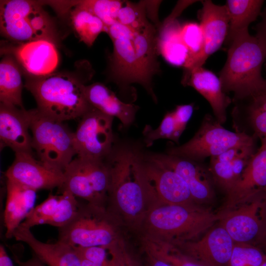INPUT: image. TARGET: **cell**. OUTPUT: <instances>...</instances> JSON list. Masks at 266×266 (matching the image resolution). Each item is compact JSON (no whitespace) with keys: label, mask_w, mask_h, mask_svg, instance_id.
I'll use <instances>...</instances> for the list:
<instances>
[{"label":"cell","mask_w":266,"mask_h":266,"mask_svg":"<svg viewBox=\"0 0 266 266\" xmlns=\"http://www.w3.org/2000/svg\"><path fill=\"white\" fill-rule=\"evenodd\" d=\"M265 88L266 89V79H265Z\"/></svg>","instance_id":"48"},{"label":"cell","mask_w":266,"mask_h":266,"mask_svg":"<svg viewBox=\"0 0 266 266\" xmlns=\"http://www.w3.org/2000/svg\"><path fill=\"white\" fill-rule=\"evenodd\" d=\"M30 112L32 148L38 160L64 172L76 155L73 133L63 122L44 116L37 108Z\"/></svg>","instance_id":"6"},{"label":"cell","mask_w":266,"mask_h":266,"mask_svg":"<svg viewBox=\"0 0 266 266\" xmlns=\"http://www.w3.org/2000/svg\"><path fill=\"white\" fill-rule=\"evenodd\" d=\"M266 259V252L254 244L234 243L228 266H260Z\"/></svg>","instance_id":"35"},{"label":"cell","mask_w":266,"mask_h":266,"mask_svg":"<svg viewBox=\"0 0 266 266\" xmlns=\"http://www.w3.org/2000/svg\"><path fill=\"white\" fill-rule=\"evenodd\" d=\"M12 55L26 74L39 77L54 72L59 62L56 44L46 39L16 43L2 49Z\"/></svg>","instance_id":"15"},{"label":"cell","mask_w":266,"mask_h":266,"mask_svg":"<svg viewBox=\"0 0 266 266\" xmlns=\"http://www.w3.org/2000/svg\"><path fill=\"white\" fill-rule=\"evenodd\" d=\"M30 121V110L0 103L1 146L9 147L15 153H32V139L29 133Z\"/></svg>","instance_id":"20"},{"label":"cell","mask_w":266,"mask_h":266,"mask_svg":"<svg viewBox=\"0 0 266 266\" xmlns=\"http://www.w3.org/2000/svg\"><path fill=\"white\" fill-rule=\"evenodd\" d=\"M72 26L81 41L88 46H92L99 35L107 33V27L98 17L86 9L78 5L77 2L70 11Z\"/></svg>","instance_id":"31"},{"label":"cell","mask_w":266,"mask_h":266,"mask_svg":"<svg viewBox=\"0 0 266 266\" xmlns=\"http://www.w3.org/2000/svg\"><path fill=\"white\" fill-rule=\"evenodd\" d=\"M80 118L73 133L77 157L105 160L113 150L114 118L92 107Z\"/></svg>","instance_id":"9"},{"label":"cell","mask_w":266,"mask_h":266,"mask_svg":"<svg viewBox=\"0 0 266 266\" xmlns=\"http://www.w3.org/2000/svg\"><path fill=\"white\" fill-rule=\"evenodd\" d=\"M126 1L89 0L77 1V4L92 13L108 27L117 23L119 12Z\"/></svg>","instance_id":"34"},{"label":"cell","mask_w":266,"mask_h":266,"mask_svg":"<svg viewBox=\"0 0 266 266\" xmlns=\"http://www.w3.org/2000/svg\"><path fill=\"white\" fill-rule=\"evenodd\" d=\"M260 266H266V259Z\"/></svg>","instance_id":"46"},{"label":"cell","mask_w":266,"mask_h":266,"mask_svg":"<svg viewBox=\"0 0 266 266\" xmlns=\"http://www.w3.org/2000/svg\"><path fill=\"white\" fill-rule=\"evenodd\" d=\"M79 205L77 198L68 190L62 191L59 196L50 194L30 211L20 225L30 229L43 224L62 228L74 217Z\"/></svg>","instance_id":"19"},{"label":"cell","mask_w":266,"mask_h":266,"mask_svg":"<svg viewBox=\"0 0 266 266\" xmlns=\"http://www.w3.org/2000/svg\"><path fill=\"white\" fill-rule=\"evenodd\" d=\"M80 259L82 266H100L81 257H80Z\"/></svg>","instance_id":"44"},{"label":"cell","mask_w":266,"mask_h":266,"mask_svg":"<svg viewBox=\"0 0 266 266\" xmlns=\"http://www.w3.org/2000/svg\"><path fill=\"white\" fill-rule=\"evenodd\" d=\"M6 200L4 213L5 236L13 237L15 230L35 207L36 191L6 179Z\"/></svg>","instance_id":"27"},{"label":"cell","mask_w":266,"mask_h":266,"mask_svg":"<svg viewBox=\"0 0 266 266\" xmlns=\"http://www.w3.org/2000/svg\"><path fill=\"white\" fill-rule=\"evenodd\" d=\"M131 266H139L137 265L136 262H134V263L132 264Z\"/></svg>","instance_id":"47"},{"label":"cell","mask_w":266,"mask_h":266,"mask_svg":"<svg viewBox=\"0 0 266 266\" xmlns=\"http://www.w3.org/2000/svg\"><path fill=\"white\" fill-rule=\"evenodd\" d=\"M234 120H247L253 131L252 136L266 138V89L242 98L233 99Z\"/></svg>","instance_id":"28"},{"label":"cell","mask_w":266,"mask_h":266,"mask_svg":"<svg viewBox=\"0 0 266 266\" xmlns=\"http://www.w3.org/2000/svg\"><path fill=\"white\" fill-rule=\"evenodd\" d=\"M133 32V43L144 82L143 87L157 101L153 90L152 78L160 72L158 49V29L148 20Z\"/></svg>","instance_id":"22"},{"label":"cell","mask_w":266,"mask_h":266,"mask_svg":"<svg viewBox=\"0 0 266 266\" xmlns=\"http://www.w3.org/2000/svg\"><path fill=\"white\" fill-rule=\"evenodd\" d=\"M147 266H173L162 259L146 251Z\"/></svg>","instance_id":"41"},{"label":"cell","mask_w":266,"mask_h":266,"mask_svg":"<svg viewBox=\"0 0 266 266\" xmlns=\"http://www.w3.org/2000/svg\"><path fill=\"white\" fill-rule=\"evenodd\" d=\"M265 52L255 36L246 31L237 35L229 45L228 56L219 79L225 93L232 92L233 99L263 89L265 79L262 68Z\"/></svg>","instance_id":"4"},{"label":"cell","mask_w":266,"mask_h":266,"mask_svg":"<svg viewBox=\"0 0 266 266\" xmlns=\"http://www.w3.org/2000/svg\"><path fill=\"white\" fill-rule=\"evenodd\" d=\"M221 211L223 214L218 223L234 243L252 244L260 240L266 222V191L257 194L231 210Z\"/></svg>","instance_id":"10"},{"label":"cell","mask_w":266,"mask_h":266,"mask_svg":"<svg viewBox=\"0 0 266 266\" xmlns=\"http://www.w3.org/2000/svg\"><path fill=\"white\" fill-rule=\"evenodd\" d=\"M107 33L113 46L110 62L111 78L119 87L128 89L133 83L143 87L144 82L133 43V32L116 23L108 27Z\"/></svg>","instance_id":"11"},{"label":"cell","mask_w":266,"mask_h":266,"mask_svg":"<svg viewBox=\"0 0 266 266\" xmlns=\"http://www.w3.org/2000/svg\"><path fill=\"white\" fill-rule=\"evenodd\" d=\"M191 4V0L178 1L172 13L158 29L159 54L172 66L184 67L188 59V51L181 36L182 25L176 18Z\"/></svg>","instance_id":"23"},{"label":"cell","mask_w":266,"mask_h":266,"mask_svg":"<svg viewBox=\"0 0 266 266\" xmlns=\"http://www.w3.org/2000/svg\"><path fill=\"white\" fill-rule=\"evenodd\" d=\"M149 20L147 12V0L137 3L125 1L120 10L117 22L134 30Z\"/></svg>","instance_id":"37"},{"label":"cell","mask_w":266,"mask_h":266,"mask_svg":"<svg viewBox=\"0 0 266 266\" xmlns=\"http://www.w3.org/2000/svg\"><path fill=\"white\" fill-rule=\"evenodd\" d=\"M119 224L107 206L80 203L72 219L58 229V240L74 247L118 244Z\"/></svg>","instance_id":"5"},{"label":"cell","mask_w":266,"mask_h":266,"mask_svg":"<svg viewBox=\"0 0 266 266\" xmlns=\"http://www.w3.org/2000/svg\"><path fill=\"white\" fill-rule=\"evenodd\" d=\"M252 156L239 179L226 195L221 210H231L256 195L266 191V138Z\"/></svg>","instance_id":"17"},{"label":"cell","mask_w":266,"mask_h":266,"mask_svg":"<svg viewBox=\"0 0 266 266\" xmlns=\"http://www.w3.org/2000/svg\"><path fill=\"white\" fill-rule=\"evenodd\" d=\"M106 159L111 175L107 208L119 224L121 221L138 231L148 212L158 204L143 156L123 146L112 150Z\"/></svg>","instance_id":"1"},{"label":"cell","mask_w":266,"mask_h":266,"mask_svg":"<svg viewBox=\"0 0 266 266\" xmlns=\"http://www.w3.org/2000/svg\"><path fill=\"white\" fill-rule=\"evenodd\" d=\"M145 157L176 172L187 185L196 203L202 205L213 200L214 184L209 168L201 162L168 154Z\"/></svg>","instance_id":"13"},{"label":"cell","mask_w":266,"mask_h":266,"mask_svg":"<svg viewBox=\"0 0 266 266\" xmlns=\"http://www.w3.org/2000/svg\"><path fill=\"white\" fill-rule=\"evenodd\" d=\"M13 236L17 240L26 243L36 257L48 266H82L75 248L58 240L54 243L40 241L33 235L30 229L20 225Z\"/></svg>","instance_id":"24"},{"label":"cell","mask_w":266,"mask_h":266,"mask_svg":"<svg viewBox=\"0 0 266 266\" xmlns=\"http://www.w3.org/2000/svg\"><path fill=\"white\" fill-rule=\"evenodd\" d=\"M21 67L15 58L9 54L0 63V103L25 109L22 98L23 87Z\"/></svg>","instance_id":"29"},{"label":"cell","mask_w":266,"mask_h":266,"mask_svg":"<svg viewBox=\"0 0 266 266\" xmlns=\"http://www.w3.org/2000/svg\"><path fill=\"white\" fill-rule=\"evenodd\" d=\"M263 0H228L225 5L229 18V29L225 41L229 45L260 15Z\"/></svg>","instance_id":"30"},{"label":"cell","mask_w":266,"mask_h":266,"mask_svg":"<svg viewBox=\"0 0 266 266\" xmlns=\"http://www.w3.org/2000/svg\"><path fill=\"white\" fill-rule=\"evenodd\" d=\"M85 95L89 104L102 113L117 118L125 127L133 122L138 107L121 100L110 89L101 83L85 86Z\"/></svg>","instance_id":"26"},{"label":"cell","mask_w":266,"mask_h":266,"mask_svg":"<svg viewBox=\"0 0 266 266\" xmlns=\"http://www.w3.org/2000/svg\"><path fill=\"white\" fill-rule=\"evenodd\" d=\"M17 263L19 266H45L44 264L36 257H33L26 262H21L17 260Z\"/></svg>","instance_id":"43"},{"label":"cell","mask_w":266,"mask_h":266,"mask_svg":"<svg viewBox=\"0 0 266 266\" xmlns=\"http://www.w3.org/2000/svg\"><path fill=\"white\" fill-rule=\"evenodd\" d=\"M200 12L203 44L202 50L188 69L202 66L207 59L222 46L227 36L229 18L225 5H216L210 0L202 1Z\"/></svg>","instance_id":"16"},{"label":"cell","mask_w":266,"mask_h":266,"mask_svg":"<svg viewBox=\"0 0 266 266\" xmlns=\"http://www.w3.org/2000/svg\"><path fill=\"white\" fill-rule=\"evenodd\" d=\"M26 75L24 87L44 116L63 122L81 118L92 108L85 97L86 85L78 77L63 72L39 77Z\"/></svg>","instance_id":"3"},{"label":"cell","mask_w":266,"mask_h":266,"mask_svg":"<svg viewBox=\"0 0 266 266\" xmlns=\"http://www.w3.org/2000/svg\"><path fill=\"white\" fill-rule=\"evenodd\" d=\"M143 166L158 204L196 203L187 185L174 171L147 159L145 156L143 157Z\"/></svg>","instance_id":"18"},{"label":"cell","mask_w":266,"mask_h":266,"mask_svg":"<svg viewBox=\"0 0 266 266\" xmlns=\"http://www.w3.org/2000/svg\"><path fill=\"white\" fill-rule=\"evenodd\" d=\"M145 251L149 252L173 266H206L183 254L171 244L142 238Z\"/></svg>","instance_id":"32"},{"label":"cell","mask_w":266,"mask_h":266,"mask_svg":"<svg viewBox=\"0 0 266 266\" xmlns=\"http://www.w3.org/2000/svg\"><path fill=\"white\" fill-rule=\"evenodd\" d=\"M208 168L214 185L227 195L237 181L232 162L219 161L214 157H211Z\"/></svg>","instance_id":"38"},{"label":"cell","mask_w":266,"mask_h":266,"mask_svg":"<svg viewBox=\"0 0 266 266\" xmlns=\"http://www.w3.org/2000/svg\"><path fill=\"white\" fill-rule=\"evenodd\" d=\"M0 266H15L2 244L0 245Z\"/></svg>","instance_id":"42"},{"label":"cell","mask_w":266,"mask_h":266,"mask_svg":"<svg viewBox=\"0 0 266 266\" xmlns=\"http://www.w3.org/2000/svg\"><path fill=\"white\" fill-rule=\"evenodd\" d=\"M7 180L35 191L60 188L64 181V172L46 166L32 153H15L14 160L5 173Z\"/></svg>","instance_id":"14"},{"label":"cell","mask_w":266,"mask_h":266,"mask_svg":"<svg viewBox=\"0 0 266 266\" xmlns=\"http://www.w3.org/2000/svg\"><path fill=\"white\" fill-rule=\"evenodd\" d=\"M260 240H261L266 247V222Z\"/></svg>","instance_id":"45"},{"label":"cell","mask_w":266,"mask_h":266,"mask_svg":"<svg viewBox=\"0 0 266 266\" xmlns=\"http://www.w3.org/2000/svg\"><path fill=\"white\" fill-rule=\"evenodd\" d=\"M194 111V104L178 105L173 110L175 117L181 126L185 129L187 124L192 117Z\"/></svg>","instance_id":"39"},{"label":"cell","mask_w":266,"mask_h":266,"mask_svg":"<svg viewBox=\"0 0 266 266\" xmlns=\"http://www.w3.org/2000/svg\"><path fill=\"white\" fill-rule=\"evenodd\" d=\"M261 20L256 26V36L266 54V7L262 11L260 15Z\"/></svg>","instance_id":"40"},{"label":"cell","mask_w":266,"mask_h":266,"mask_svg":"<svg viewBox=\"0 0 266 266\" xmlns=\"http://www.w3.org/2000/svg\"><path fill=\"white\" fill-rule=\"evenodd\" d=\"M222 214L197 203L158 204L148 212L138 231L142 238L175 244L199 238Z\"/></svg>","instance_id":"2"},{"label":"cell","mask_w":266,"mask_h":266,"mask_svg":"<svg viewBox=\"0 0 266 266\" xmlns=\"http://www.w3.org/2000/svg\"><path fill=\"white\" fill-rule=\"evenodd\" d=\"M181 36L189 53L188 59L183 67L184 69H188L203 47V36L200 24L195 22H187L182 25Z\"/></svg>","instance_id":"36"},{"label":"cell","mask_w":266,"mask_h":266,"mask_svg":"<svg viewBox=\"0 0 266 266\" xmlns=\"http://www.w3.org/2000/svg\"><path fill=\"white\" fill-rule=\"evenodd\" d=\"M234 244L218 222L199 238L172 245L186 256L206 266H228Z\"/></svg>","instance_id":"12"},{"label":"cell","mask_w":266,"mask_h":266,"mask_svg":"<svg viewBox=\"0 0 266 266\" xmlns=\"http://www.w3.org/2000/svg\"><path fill=\"white\" fill-rule=\"evenodd\" d=\"M34 1L1 0L0 28L1 34L16 43L37 40L29 24V14Z\"/></svg>","instance_id":"25"},{"label":"cell","mask_w":266,"mask_h":266,"mask_svg":"<svg viewBox=\"0 0 266 266\" xmlns=\"http://www.w3.org/2000/svg\"><path fill=\"white\" fill-rule=\"evenodd\" d=\"M64 175V183L59 188L61 192L68 190L87 202L107 206L111 175L106 161L77 157L66 167Z\"/></svg>","instance_id":"8"},{"label":"cell","mask_w":266,"mask_h":266,"mask_svg":"<svg viewBox=\"0 0 266 266\" xmlns=\"http://www.w3.org/2000/svg\"><path fill=\"white\" fill-rule=\"evenodd\" d=\"M181 83L191 86L209 103L215 119L223 125L227 119V108L232 100L223 90L219 79L213 72L202 66L184 70Z\"/></svg>","instance_id":"21"},{"label":"cell","mask_w":266,"mask_h":266,"mask_svg":"<svg viewBox=\"0 0 266 266\" xmlns=\"http://www.w3.org/2000/svg\"><path fill=\"white\" fill-rule=\"evenodd\" d=\"M184 130L175 117L173 111L168 112L157 129H152L149 126L145 127L143 132L145 142L147 146H149L154 141L165 138L178 143Z\"/></svg>","instance_id":"33"},{"label":"cell","mask_w":266,"mask_h":266,"mask_svg":"<svg viewBox=\"0 0 266 266\" xmlns=\"http://www.w3.org/2000/svg\"><path fill=\"white\" fill-rule=\"evenodd\" d=\"M255 137L225 129L210 115L204 116L194 136L185 143L169 149L167 154L201 162L236 146L255 144Z\"/></svg>","instance_id":"7"}]
</instances>
